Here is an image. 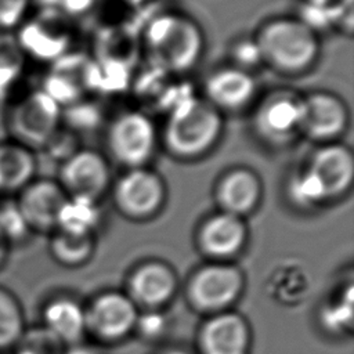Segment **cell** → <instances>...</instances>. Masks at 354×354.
<instances>
[{
  "label": "cell",
  "instance_id": "cell-38",
  "mask_svg": "<svg viewBox=\"0 0 354 354\" xmlns=\"http://www.w3.org/2000/svg\"><path fill=\"white\" fill-rule=\"evenodd\" d=\"M0 141H1V138H0Z\"/></svg>",
  "mask_w": 354,
  "mask_h": 354
},
{
  "label": "cell",
  "instance_id": "cell-31",
  "mask_svg": "<svg viewBox=\"0 0 354 354\" xmlns=\"http://www.w3.org/2000/svg\"><path fill=\"white\" fill-rule=\"evenodd\" d=\"M166 322L163 310L140 311L134 335H140L145 339H156L166 330Z\"/></svg>",
  "mask_w": 354,
  "mask_h": 354
},
{
  "label": "cell",
  "instance_id": "cell-33",
  "mask_svg": "<svg viewBox=\"0 0 354 354\" xmlns=\"http://www.w3.org/2000/svg\"><path fill=\"white\" fill-rule=\"evenodd\" d=\"M43 149L50 153L53 158H58L59 163L65 160L68 156H71L75 151L79 149L76 147V137L72 131H64L61 127L55 131V134L47 141V144L43 147Z\"/></svg>",
  "mask_w": 354,
  "mask_h": 354
},
{
  "label": "cell",
  "instance_id": "cell-22",
  "mask_svg": "<svg viewBox=\"0 0 354 354\" xmlns=\"http://www.w3.org/2000/svg\"><path fill=\"white\" fill-rule=\"evenodd\" d=\"M95 249V235L72 234L55 230L48 235V252L53 260L66 268L86 264Z\"/></svg>",
  "mask_w": 354,
  "mask_h": 354
},
{
  "label": "cell",
  "instance_id": "cell-5",
  "mask_svg": "<svg viewBox=\"0 0 354 354\" xmlns=\"http://www.w3.org/2000/svg\"><path fill=\"white\" fill-rule=\"evenodd\" d=\"M159 144L153 120L141 111H123L109 123L105 133L108 159L127 169L145 167Z\"/></svg>",
  "mask_w": 354,
  "mask_h": 354
},
{
  "label": "cell",
  "instance_id": "cell-36",
  "mask_svg": "<svg viewBox=\"0 0 354 354\" xmlns=\"http://www.w3.org/2000/svg\"><path fill=\"white\" fill-rule=\"evenodd\" d=\"M306 4L310 6H317V7H328L332 3H335L336 0H303Z\"/></svg>",
  "mask_w": 354,
  "mask_h": 354
},
{
  "label": "cell",
  "instance_id": "cell-14",
  "mask_svg": "<svg viewBox=\"0 0 354 354\" xmlns=\"http://www.w3.org/2000/svg\"><path fill=\"white\" fill-rule=\"evenodd\" d=\"M301 95L289 90L267 94L256 106L253 127L256 134L271 145H286L299 136Z\"/></svg>",
  "mask_w": 354,
  "mask_h": 354
},
{
  "label": "cell",
  "instance_id": "cell-8",
  "mask_svg": "<svg viewBox=\"0 0 354 354\" xmlns=\"http://www.w3.org/2000/svg\"><path fill=\"white\" fill-rule=\"evenodd\" d=\"M138 307L120 289H106L84 303L86 333L102 344H118L134 335Z\"/></svg>",
  "mask_w": 354,
  "mask_h": 354
},
{
  "label": "cell",
  "instance_id": "cell-34",
  "mask_svg": "<svg viewBox=\"0 0 354 354\" xmlns=\"http://www.w3.org/2000/svg\"><path fill=\"white\" fill-rule=\"evenodd\" d=\"M11 249H12V245L10 243V241L6 238V235L0 230V272L4 270V267L7 266V263L10 260Z\"/></svg>",
  "mask_w": 354,
  "mask_h": 354
},
{
  "label": "cell",
  "instance_id": "cell-13",
  "mask_svg": "<svg viewBox=\"0 0 354 354\" xmlns=\"http://www.w3.org/2000/svg\"><path fill=\"white\" fill-rule=\"evenodd\" d=\"M253 332L235 308L203 317L195 333V354H250Z\"/></svg>",
  "mask_w": 354,
  "mask_h": 354
},
{
  "label": "cell",
  "instance_id": "cell-25",
  "mask_svg": "<svg viewBox=\"0 0 354 354\" xmlns=\"http://www.w3.org/2000/svg\"><path fill=\"white\" fill-rule=\"evenodd\" d=\"M98 223V203L68 198L59 212L55 230L72 234L95 235V228Z\"/></svg>",
  "mask_w": 354,
  "mask_h": 354
},
{
  "label": "cell",
  "instance_id": "cell-15",
  "mask_svg": "<svg viewBox=\"0 0 354 354\" xmlns=\"http://www.w3.org/2000/svg\"><path fill=\"white\" fill-rule=\"evenodd\" d=\"M14 196V202L32 235L54 232L59 212L68 201V195L59 183L46 177H35Z\"/></svg>",
  "mask_w": 354,
  "mask_h": 354
},
{
  "label": "cell",
  "instance_id": "cell-23",
  "mask_svg": "<svg viewBox=\"0 0 354 354\" xmlns=\"http://www.w3.org/2000/svg\"><path fill=\"white\" fill-rule=\"evenodd\" d=\"M28 326L22 301L12 289L0 283V354L12 350Z\"/></svg>",
  "mask_w": 354,
  "mask_h": 354
},
{
  "label": "cell",
  "instance_id": "cell-28",
  "mask_svg": "<svg viewBox=\"0 0 354 354\" xmlns=\"http://www.w3.org/2000/svg\"><path fill=\"white\" fill-rule=\"evenodd\" d=\"M68 348L46 328L28 326L21 342L7 354H65Z\"/></svg>",
  "mask_w": 354,
  "mask_h": 354
},
{
  "label": "cell",
  "instance_id": "cell-3",
  "mask_svg": "<svg viewBox=\"0 0 354 354\" xmlns=\"http://www.w3.org/2000/svg\"><path fill=\"white\" fill-rule=\"evenodd\" d=\"M253 40L260 51L261 64L286 76L308 72L321 54L318 32L300 18L268 19L260 25Z\"/></svg>",
  "mask_w": 354,
  "mask_h": 354
},
{
  "label": "cell",
  "instance_id": "cell-24",
  "mask_svg": "<svg viewBox=\"0 0 354 354\" xmlns=\"http://www.w3.org/2000/svg\"><path fill=\"white\" fill-rule=\"evenodd\" d=\"M321 328L330 335H350L353 329V283L348 281L318 311Z\"/></svg>",
  "mask_w": 354,
  "mask_h": 354
},
{
  "label": "cell",
  "instance_id": "cell-17",
  "mask_svg": "<svg viewBox=\"0 0 354 354\" xmlns=\"http://www.w3.org/2000/svg\"><path fill=\"white\" fill-rule=\"evenodd\" d=\"M213 198L217 210L246 220L261 203V178L246 166L231 167L217 178Z\"/></svg>",
  "mask_w": 354,
  "mask_h": 354
},
{
  "label": "cell",
  "instance_id": "cell-9",
  "mask_svg": "<svg viewBox=\"0 0 354 354\" xmlns=\"http://www.w3.org/2000/svg\"><path fill=\"white\" fill-rule=\"evenodd\" d=\"M57 181L68 198L100 203L112 185L109 159L95 149L79 148L59 163Z\"/></svg>",
  "mask_w": 354,
  "mask_h": 354
},
{
  "label": "cell",
  "instance_id": "cell-29",
  "mask_svg": "<svg viewBox=\"0 0 354 354\" xmlns=\"http://www.w3.org/2000/svg\"><path fill=\"white\" fill-rule=\"evenodd\" d=\"M0 230L12 246L25 242L32 235L14 199L0 205Z\"/></svg>",
  "mask_w": 354,
  "mask_h": 354
},
{
  "label": "cell",
  "instance_id": "cell-1",
  "mask_svg": "<svg viewBox=\"0 0 354 354\" xmlns=\"http://www.w3.org/2000/svg\"><path fill=\"white\" fill-rule=\"evenodd\" d=\"M224 130L223 113L203 97L180 100L167 113L159 141L177 160H198L220 141Z\"/></svg>",
  "mask_w": 354,
  "mask_h": 354
},
{
  "label": "cell",
  "instance_id": "cell-4",
  "mask_svg": "<svg viewBox=\"0 0 354 354\" xmlns=\"http://www.w3.org/2000/svg\"><path fill=\"white\" fill-rule=\"evenodd\" d=\"M246 288V277L236 263L205 261L184 283L187 306L202 317L234 310Z\"/></svg>",
  "mask_w": 354,
  "mask_h": 354
},
{
  "label": "cell",
  "instance_id": "cell-37",
  "mask_svg": "<svg viewBox=\"0 0 354 354\" xmlns=\"http://www.w3.org/2000/svg\"><path fill=\"white\" fill-rule=\"evenodd\" d=\"M65 354H87V353L82 351V350L77 348V347H71V348H68V350L65 351Z\"/></svg>",
  "mask_w": 354,
  "mask_h": 354
},
{
  "label": "cell",
  "instance_id": "cell-19",
  "mask_svg": "<svg viewBox=\"0 0 354 354\" xmlns=\"http://www.w3.org/2000/svg\"><path fill=\"white\" fill-rule=\"evenodd\" d=\"M40 325L66 348L77 347L87 337L84 303L69 295H54L41 306Z\"/></svg>",
  "mask_w": 354,
  "mask_h": 354
},
{
  "label": "cell",
  "instance_id": "cell-18",
  "mask_svg": "<svg viewBox=\"0 0 354 354\" xmlns=\"http://www.w3.org/2000/svg\"><path fill=\"white\" fill-rule=\"evenodd\" d=\"M257 91L253 75L234 65L213 71L203 83V98L221 113L249 106Z\"/></svg>",
  "mask_w": 354,
  "mask_h": 354
},
{
  "label": "cell",
  "instance_id": "cell-32",
  "mask_svg": "<svg viewBox=\"0 0 354 354\" xmlns=\"http://www.w3.org/2000/svg\"><path fill=\"white\" fill-rule=\"evenodd\" d=\"M232 65L236 68H241L243 71L250 72V69L259 64H261L260 51L257 48L256 41L252 39H242L241 41L235 43L232 46Z\"/></svg>",
  "mask_w": 354,
  "mask_h": 354
},
{
  "label": "cell",
  "instance_id": "cell-30",
  "mask_svg": "<svg viewBox=\"0 0 354 354\" xmlns=\"http://www.w3.org/2000/svg\"><path fill=\"white\" fill-rule=\"evenodd\" d=\"M32 0H0V32L14 33L28 18Z\"/></svg>",
  "mask_w": 354,
  "mask_h": 354
},
{
  "label": "cell",
  "instance_id": "cell-12",
  "mask_svg": "<svg viewBox=\"0 0 354 354\" xmlns=\"http://www.w3.org/2000/svg\"><path fill=\"white\" fill-rule=\"evenodd\" d=\"M180 289L178 274L163 260L136 264L126 277L124 292L140 311L165 310Z\"/></svg>",
  "mask_w": 354,
  "mask_h": 354
},
{
  "label": "cell",
  "instance_id": "cell-26",
  "mask_svg": "<svg viewBox=\"0 0 354 354\" xmlns=\"http://www.w3.org/2000/svg\"><path fill=\"white\" fill-rule=\"evenodd\" d=\"M26 65L14 33L0 32V100H4L21 80Z\"/></svg>",
  "mask_w": 354,
  "mask_h": 354
},
{
  "label": "cell",
  "instance_id": "cell-16",
  "mask_svg": "<svg viewBox=\"0 0 354 354\" xmlns=\"http://www.w3.org/2000/svg\"><path fill=\"white\" fill-rule=\"evenodd\" d=\"M304 167L321 184L326 203L342 199L354 180V155L350 147L342 142L317 145Z\"/></svg>",
  "mask_w": 354,
  "mask_h": 354
},
{
  "label": "cell",
  "instance_id": "cell-27",
  "mask_svg": "<svg viewBox=\"0 0 354 354\" xmlns=\"http://www.w3.org/2000/svg\"><path fill=\"white\" fill-rule=\"evenodd\" d=\"M286 188L289 202L300 210H313L326 203L321 184L304 166L293 171Z\"/></svg>",
  "mask_w": 354,
  "mask_h": 354
},
{
  "label": "cell",
  "instance_id": "cell-10",
  "mask_svg": "<svg viewBox=\"0 0 354 354\" xmlns=\"http://www.w3.org/2000/svg\"><path fill=\"white\" fill-rule=\"evenodd\" d=\"M350 126V109L344 100L329 91L301 95L299 136L317 145L337 142Z\"/></svg>",
  "mask_w": 354,
  "mask_h": 354
},
{
  "label": "cell",
  "instance_id": "cell-7",
  "mask_svg": "<svg viewBox=\"0 0 354 354\" xmlns=\"http://www.w3.org/2000/svg\"><path fill=\"white\" fill-rule=\"evenodd\" d=\"M109 192L118 213L136 223L158 216L167 199L163 177L149 166L124 170L112 181Z\"/></svg>",
  "mask_w": 354,
  "mask_h": 354
},
{
  "label": "cell",
  "instance_id": "cell-11",
  "mask_svg": "<svg viewBox=\"0 0 354 354\" xmlns=\"http://www.w3.org/2000/svg\"><path fill=\"white\" fill-rule=\"evenodd\" d=\"M249 241L245 218L216 210L199 221L194 242L206 261L235 263Z\"/></svg>",
  "mask_w": 354,
  "mask_h": 354
},
{
  "label": "cell",
  "instance_id": "cell-2",
  "mask_svg": "<svg viewBox=\"0 0 354 354\" xmlns=\"http://www.w3.org/2000/svg\"><path fill=\"white\" fill-rule=\"evenodd\" d=\"M144 51L151 64L167 73H187L201 61L205 36L196 21L185 14L167 11L144 28Z\"/></svg>",
  "mask_w": 354,
  "mask_h": 354
},
{
  "label": "cell",
  "instance_id": "cell-21",
  "mask_svg": "<svg viewBox=\"0 0 354 354\" xmlns=\"http://www.w3.org/2000/svg\"><path fill=\"white\" fill-rule=\"evenodd\" d=\"M37 171L35 151L14 141H0V195H17Z\"/></svg>",
  "mask_w": 354,
  "mask_h": 354
},
{
  "label": "cell",
  "instance_id": "cell-20",
  "mask_svg": "<svg viewBox=\"0 0 354 354\" xmlns=\"http://www.w3.org/2000/svg\"><path fill=\"white\" fill-rule=\"evenodd\" d=\"M14 36L26 58L53 61L65 55L68 37L47 18L25 19L14 32Z\"/></svg>",
  "mask_w": 354,
  "mask_h": 354
},
{
  "label": "cell",
  "instance_id": "cell-35",
  "mask_svg": "<svg viewBox=\"0 0 354 354\" xmlns=\"http://www.w3.org/2000/svg\"><path fill=\"white\" fill-rule=\"evenodd\" d=\"M159 354H195V351H189L183 347H170V348H165Z\"/></svg>",
  "mask_w": 354,
  "mask_h": 354
},
{
  "label": "cell",
  "instance_id": "cell-6",
  "mask_svg": "<svg viewBox=\"0 0 354 354\" xmlns=\"http://www.w3.org/2000/svg\"><path fill=\"white\" fill-rule=\"evenodd\" d=\"M62 108L41 88H35L14 101L6 118L11 140L36 151L61 127Z\"/></svg>",
  "mask_w": 354,
  "mask_h": 354
}]
</instances>
